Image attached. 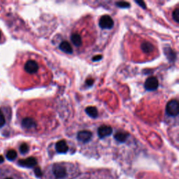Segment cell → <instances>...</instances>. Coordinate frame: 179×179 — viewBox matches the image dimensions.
<instances>
[{
    "instance_id": "obj_7",
    "label": "cell",
    "mask_w": 179,
    "mask_h": 179,
    "mask_svg": "<svg viewBox=\"0 0 179 179\" xmlns=\"http://www.w3.org/2000/svg\"><path fill=\"white\" fill-rule=\"evenodd\" d=\"M19 165L22 167L31 168L34 167V166L37 164V161L34 157H28V158L25 160H21L19 161Z\"/></svg>"
},
{
    "instance_id": "obj_16",
    "label": "cell",
    "mask_w": 179,
    "mask_h": 179,
    "mask_svg": "<svg viewBox=\"0 0 179 179\" xmlns=\"http://www.w3.org/2000/svg\"><path fill=\"white\" fill-rule=\"evenodd\" d=\"M172 16H173L174 20H175L176 22H179V8H176L173 12V14H172Z\"/></svg>"
},
{
    "instance_id": "obj_5",
    "label": "cell",
    "mask_w": 179,
    "mask_h": 179,
    "mask_svg": "<svg viewBox=\"0 0 179 179\" xmlns=\"http://www.w3.org/2000/svg\"><path fill=\"white\" fill-rule=\"evenodd\" d=\"M54 175L58 178H62L66 176L67 172L64 167L60 165H55L52 167Z\"/></svg>"
},
{
    "instance_id": "obj_4",
    "label": "cell",
    "mask_w": 179,
    "mask_h": 179,
    "mask_svg": "<svg viewBox=\"0 0 179 179\" xmlns=\"http://www.w3.org/2000/svg\"><path fill=\"white\" fill-rule=\"evenodd\" d=\"M158 80L154 76L149 77L145 82L144 87L146 90L152 91V90H156L158 88Z\"/></svg>"
},
{
    "instance_id": "obj_15",
    "label": "cell",
    "mask_w": 179,
    "mask_h": 179,
    "mask_svg": "<svg viewBox=\"0 0 179 179\" xmlns=\"http://www.w3.org/2000/svg\"><path fill=\"white\" fill-rule=\"evenodd\" d=\"M6 123V118L4 113L1 109H0V128L3 127Z\"/></svg>"
},
{
    "instance_id": "obj_18",
    "label": "cell",
    "mask_w": 179,
    "mask_h": 179,
    "mask_svg": "<svg viewBox=\"0 0 179 179\" xmlns=\"http://www.w3.org/2000/svg\"><path fill=\"white\" fill-rule=\"evenodd\" d=\"M116 5L121 8H127L130 6V4L125 1H120L116 3Z\"/></svg>"
},
{
    "instance_id": "obj_23",
    "label": "cell",
    "mask_w": 179,
    "mask_h": 179,
    "mask_svg": "<svg viewBox=\"0 0 179 179\" xmlns=\"http://www.w3.org/2000/svg\"><path fill=\"white\" fill-rule=\"evenodd\" d=\"M1 32L0 31V39H1Z\"/></svg>"
},
{
    "instance_id": "obj_21",
    "label": "cell",
    "mask_w": 179,
    "mask_h": 179,
    "mask_svg": "<svg viewBox=\"0 0 179 179\" xmlns=\"http://www.w3.org/2000/svg\"><path fill=\"white\" fill-rule=\"evenodd\" d=\"M86 83H87V84L88 85H91L92 83H93V80L92 79H88V81H87V82H86Z\"/></svg>"
},
{
    "instance_id": "obj_24",
    "label": "cell",
    "mask_w": 179,
    "mask_h": 179,
    "mask_svg": "<svg viewBox=\"0 0 179 179\" xmlns=\"http://www.w3.org/2000/svg\"><path fill=\"white\" fill-rule=\"evenodd\" d=\"M6 179H12V178H6Z\"/></svg>"
},
{
    "instance_id": "obj_8",
    "label": "cell",
    "mask_w": 179,
    "mask_h": 179,
    "mask_svg": "<svg viewBox=\"0 0 179 179\" xmlns=\"http://www.w3.org/2000/svg\"><path fill=\"white\" fill-rule=\"evenodd\" d=\"M92 136V132L89 131H81L77 134V139L80 142L87 143L91 139Z\"/></svg>"
},
{
    "instance_id": "obj_12",
    "label": "cell",
    "mask_w": 179,
    "mask_h": 179,
    "mask_svg": "<svg viewBox=\"0 0 179 179\" xmlns=\"http://www.w3.org/2000/svg\"><path fill=\"white\" fill-rule=\"evenodd\" d=\"M85 112L89 116L95 118L98 115V111L96 107L94 106H88L85 109Z\"/></svg>"
},
{
    "instance_id": "obj_6",
    "label": "cell",
    "mask_w": 179,
    "mask_h": 179,
    "mask_svg": "<svg viewBox=\"0 0 179 179\" xmlns=\"http://www.w3.org/2000/svg\"><path fill=\"white\" fill-rule=\"evenodd\" d=\"M113 130L110 126L103 125L98 129V136L101 139H104L106 136H110L112 134Z\"/></svg>"
},
{
    "instance_id": "obj_20",
    "label": "cell",
    "mask_w": 179,
    "mask_h": 179,
    "mask_svg": "<svg viewBox=\"0 0 179 179\" xmlns=\"http://www.w3.org/2000/svg\"><path fill=\"white\" fill-rule=\"evenodd\" d=\"M102 59V55H97L92 58V61H98Z\"/></svg>"
},
{
    "instance_id": "obj_3",
    "label": "cell",
    "mask_w": 179,
    "mask_h": 179,
    "mask_svg": "<svg viewBox=\"0 0 179 179\" xmlns=\"http://www.w3.org/2000/svg\"><path fill=\"white\" fill-rule=\"evenodd\" d=\"M99 25L102 29H111L113 27V20L111 16L105 15L100 18Z\"/></svg>"
},
{
    "instance_id": "obj_22",
    "label": "cell",
    "mask_w": 179,
    "mask_h": 179,
    "mask_svg": "<svg viewBox=\"0 0 179 179\" xmlns=\"http://www.w3.org/2000/svg\"><path fill=\"white\" fill-rule=\"evenodd\" d=\"M4 162V157L2 156H0V163H3Z\"/></svg>"
},
{
    "instance_id": "obj_9",
    "label": "cell",
    "mask_w": 179,
    "mask_h": 179,
    "mask_svg": "<svg viewBox=\"0 0 179 179\" xmlns=\"http://www.w3.org/2000/svg\"><path fill=\"white\" fill-rule=\"evenodd\" d=\"M56 151L59 153H66L68 151V146H67V143L64 140L59 141L56 144L55 146Z\"/></svg>"
},
{
    "instance_id": "obj_10",
    "label": "cell",
    "mask_w": 179,
    "mask_h": 179,
    "mask_svg": "<svg viewBox=\"0 0 179 179\" xmlns=\"http://www.w3.org/2000/svg\"><path fill=\"white\" fill-rule=\"evenodd\" d=\"M71 41L73 43V45L76 47L81 46L83 43V41H82V38L81 35L78 33H73L71 35Z\"/></svg>"
},
{
    "instance_id": "obj_11",
    "label": "cell",
    "mask_w": 179,
    "mask_h": 179,
    "mask_svg": "<svg viewBox=\"0 0 179 179\" xmlns=\"http://www.w3.org/2000/svg\"><path fill=\"white\" fill-rule=\"evenodd\" d=\"M60 49L61 50H62L63 52H66V53L68 54H71L73 52V49L72 47H71L70 44H69L68 42L67 41H62V43L60 44Z\"/></svg>"
},
{
    "instance_id": "obj_2",
    "label": "cell",
    "mask_w": 179,
    "mask_h": 179,
    "mask_svg": "<svg viewBox=\"0 0 179 179\" xmlns=\"http://www.w3.org/2000/svg\"><path fill=\"white\" fill-rule=\"evenodd\" d=\"M166 112L170 116H176L178 114V102L177 100H171L166 106Z\"/></svg>"
},
{
    "instance_id": "obj_1",
    "label": "cell",
    "mask_w": 179,
    "mask_h": 179,
    "mask_svg": "<svg viewBox=\"0 0 179 179\" xmlns=\"http://www.w3.org/2000/svg\"><path fill=\"white\" fill-rule=\"evenodd\" d=\"M41 65L34 56L19 57L13 68V77L18 87H29L38 82Z\"/></svg>"
},
{
    "instance_id": "obj_14",
    "label": "cell",
    "mask_w": 179,
    "mask_h": 179,
    "mask_svg": "<svg viewBox=\"0 0 179 179\" xmlns=\"http://www.w3.org/2000/svg\"><path fill=\"white\" fill-rule=\"evenodd\" d=\"M17 157V153L14 150H10L8 151L6 153V157L9 160H13L16 158Z\"/></svg>"
},
{
    "instance_id": "obj_19",
    "label": "cell",
    "mask_w": 179,
    "mask_h": 179,
    "mask_svg": "<svg viewBox=\"0 0 179 179\" xmlns=\"http://www.w3.org/2000/svg\"><path fill=\"white\" fill-rule=\"evenodd\" d=\"M34 174L37 177H41L42 176V172L39 167H37L34 169Z\"/></svg>"
},
{
    "instance_id": "obj_13",
    "label": "cell",
    "mask_w": 179,
    "mask_h": 179,
    "mask_svg": "<svg viewBox=\"0 0 179 179\" xmlns=\"http://www.w3.org/2000/svg\"><path fill=\"white\" fill-rule=\"evenodd\" d=\"M128 136L129 135H128V134L127 133H124V132H118V133H116L115 134L114 138L118 141V142L123 143L127 140V139L128 138Z\"/></svg>"
},
{
    "instance_id": "obj_17",
    "label": "cell",
    "mask_w": 179,
    "mask_h": 179,
    "mask_svg": "<svg viewBox=\"0 0 179 179\" xmlns=\"http://www.w3.org/2000/svg\"><path fill=\"white\" fill-rule=\"evenodd\" d=\"M28 150H29L28 146H27L26 144H22L20 147V153H22V154H25V153H27Z\"/></svg>"
}]
</instances>
